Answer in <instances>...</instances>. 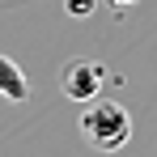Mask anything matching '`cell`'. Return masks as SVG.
Masks as SVG:
<instances>
[{
  "mask_svg": "<svg viewBox=\"0 0 157 157\" xmlns=\"http://www.w3.org/2000/svg\"><path fill=\"white\" fill-rule=\"evenodd\" d=\"M106 85V68L98 59H72L59 68V89L68 102H94Z\"/></svg>",
  "mask_w": 157,
  "mask_h": 157,
  "instance_id": "cell-2",
  "label": "cell"
},
{
  "mask_svg": "<svg viewBox=\"0 0 157 157\" xmlns=\"http://www.w3.org/2000/svg\"><path fill=\"white\" fill-rule=\"evenodd\" d=\"M94 9H98V0H64V13H68V17H77V21L94 17Z\"/></svg>",
  "mask_w": 157,
  "mask_h": 157,
  "instance_id": "cell-4",
  "label": "cell"
},
{
  "mask_svg": "<svg viewBox=\"0 0 157 157\" xmlns=\"http://www.w3.org/2000/svg\"><path fill=\"white\" fill-rule=\"evenodd\" d=\"M81 136L98 153H119L132 140V115L119 102L94 98V102H85V110H81Z\"/></svg>",
  "mask_w": 157,
  "mask_h": 157,
  "instance_id": "cell-1",
  "label": "cell"
},
{
  "mask_svg": "<svg viewBox=\"0 0 157 157\" xmlns=\"http://www.w3.org/2000/svg\"><path fill=\"white\" fill-rule=\"evenodd\" d=\"M106 4H110V9H119V13H123V9H132V4H136V0H106Z\"/></svg>",
  "mask_w": 157,
  "mask_h": 157,
  "instance_id": "cell-5",
  "label": "cell"
},
{
  "mask_svg": "<svg viewBox=\"0 0 157 157\" xmlns=\"http://www.w3.org/2000/svg\"><path fill=\"white\" fill-rule=\"evenodd\" d=\"M0 98H9V102H26L30 98V81L21 72V64L9 59L4 51H0Z\"/></svg>",
  "mask_w": 157,
  "mask_h": 157,
  "instance_id": "cell-3",
  "label": "cell"
}]
</instances>
